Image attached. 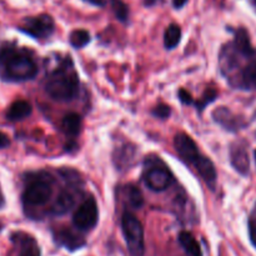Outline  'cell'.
Masks as SVG:
<instances>
[{
    "label": "cell",
    "mask_w": 256,
    "mask_h": 256,
    "mask_svg": "<svg viewBox=\"0 0 256 256\" xmlns=\"http://www.w3.org/2000/svg\"><path fill=\"white\" fill-rule=\"evenodd\" d=\"M19 29L34 39H48L55 30V22L48 14H40L36 16L25 18Z\"/></svg>",
    "instance_id": "obj_7"
},
{
    "label": "cell",
    "mask_w": 256,
    "mask_h": 256,
    "mask_svg": "<svg viewBox=\"0 0 256 256\" xmlns=\"http://www.w3.org/2000/svg\"><path fill=\"white\" fill-rule=\"evenodd\" d=\"M46 94L56 102H70L79 92V76L72 58H62L45 78Z\"/></svg>",
    "instance_id": "obj_2"
},
{
    "label": "cell",
    "mask_w": 256,
    "mask_h": 256,
    "mask_svg": "<svg viewBox=\"0 0 256 256\" xmlns=\"http://www.w3.org/2000/svg\"><path fill=\"white\" fill-rule=\"evenodd\" d=\"M38 70L36 60L29 49L12 42L0 45V79L8 82H26L36 76Z\"/></svg>",
    "instance_id": "obj_1"
},
{
    "label": "cell",
    "mask_w": 256,
    "mask_h": 256,
    "mask_svg": "<svg viewBox=\"0 0 256 256\" xmlns=\"http://www.w3.org/2000/svg\"><path fill=\"white\" fill-rule=\"evenodd\" d=\"M82 126V116L76 112H69L65 115L62 120V129L65 135L70 138H74L80 134Z\"/></svg>",
    "instance_id": "obj_15"
},
{
    "label": "cell",
    "mask_w": 256,
    "mask_h": 256,
    "mask_svg": "<svg viewBox=\"0 0 256 256\" xmlns=\"http://www.w3.org/2000/svg\"><path fill=\"white\" fill-rule=\"evenodd\" d=\"M98 219H99V212H98L96 200L90 196L79 205L72 216V222L76 229L82 232H89L96 226Z\"/></svg>",
    "instance_id": "obj_8"
},
{
    "label": "cell",
    "mask_w": 256,
    "mask_h": 256,
    "mask_svg": "<svg viewBox=\"0 0 256 256\" xmlns=\"http://www.w3.org/2000/svg\"><path fill=\"white\" fill-rule=\"evenodd\" d=\"M178 96H179L180 102L185 105H194V100H192V94L189 92H186L185 89H180L178 92Z\"/></svg>",
    "instance_id": "obj_25"
},
{
    "label": "cell",
    "mask_w": 256,
    "mask_h": 256,
    "mask_svg": "<svg viewBox=\"0 0 256 256\" xmlns=\"http://www.w3.org/2000/svg\"><path fill=\"white\" fill-rule=\"evenodd\" d=\"M10 145V139L8 138L6 134L0 132V149H5Z\"/></svg>",
    "instance_id": "obj_26"
},
{
    "label": "cell",
    "mask_w": 256,
    "mask_h": 256,
    "mask_svg": "<svg viewBox=\"0 0 256 256\" xmlns=\"http://www.w3.org/2000/svg\"><path fill=\"white\" fill-rule=\"evenodd\" d=\"M70 44L75 48V49H80V48L85 46L90 42V34L89 32L84 29H78L70 34L69 36Z\"/></svg>",
    "instance_id": "obj_18"
},
{
    "label": "cell",
    "mask_w": 256,
    "mask_h": 256,
    "mask_svg": "<svg viewBox=\"0 0 256 256\" xmlns=\"http://www.w3.org/2000/svg\"><path fill=\"white\" fill-rule=\"evenodd\" d=\"M255 160H256V152H255Z\"/></svg>",
    "instance_id": "obj_31"
},
{
    "label": "cell",
    "mask_w": 256,
    "mask_h": 256,
    "mask_svg": "<svg viewBox=\"0 0 256 256\" xmlns=\"http://www.w3.org/2000/svg\"><path fill=\"white\" fill-rule=\"evenodd\" d=\"M212 119L215 120L216 124L222 126L224 129L229 130V132H236L242 126V122L240 120L239 116L230 112L228 108L220 106L212 112Z\"/></svg>",
    "instance_id": "obj_11"
},
{
    "label": "cell",
    "mask_w": 256,
    "mask_h": 256,
    "mask_svg": "<svg viewBox=\"0 0 256 256\" xmlns=\"http://www.w3.org/2000/svg\"><path fill=\"white\" fill-rule=\"evenodd\" d=\"M255 4H256V0H255Z\"/></svg>",
    "instance_id": "obj_32"
},
{
    "label": "cell",
    "mask_w": 256,
    "mask_h": 256,
    "mask_svg": "<svg viewBox=\"0 0 256 256\" xmlns=\"http://www.w3.org/2000/svg\"><path fill=\"white\" fill-rule=\"evenodd\" d=\"M249 230H250V239H252V244L256 246V208H255V212H252V218H250Z\"/></svg>",
    "instance_id": "obj_24"
},
{
    "label": "cell",
    "mask_w": 256,
    "mask_h": 256,
    "mask_svg": "<svg viewBox=\"0 0 256 256\" xmlns=\"http://www.w3.org/2000/svg\"><path fill=\"white\" fill-rule=\"evenodd\" d=\"M126 200L129 202L130 206L134 209H139L144 204V199H142V194L135 185H128L126 186Z\"/></svg>",
    "instance_id": "obj_19"
},
{
    "label": "cell",
    "mask_w": 256,
    "mask_h": 256,
    "mask_svg": "<svg viewBox=\"0 0 256 256\" xmlns=\"http://www.w3.org/2000/svg\"><path fill=\"white\" fill-rule=\"evenodd\" d=\"M110 2H112V12H114L116 19L122 22H128V18H129V8H128V5L122 0H110Z\"/></svg>",
    "instance_id": "obj_22"
},
{
    "label": "cell",
    "mask_w": 256,
    "mask_h": 256,
    "mask_svg": "<svg viewBox=\"0 0 256 256\" xmlns=\"http://www.w3.org/2000/svg\"><path fill=\"white\" fill-rule=\"evenodd\" d=\"M178 240H179L182 249H184L190 256H202L199 242H198L196 239L192 236V234H190V232H182L179 234Z\"/></svg>",
    "instance_id": "obj_16"
},
{
    "label": "cell",
    "mask_w": 256,
    "mask_h": 256,
    "mask_svg": "<svg viewBox=\"0 0 256 256\" xmlns=\"http://www.w3.org/2000/svg\"><path fill=\"white\" fill-rule=\"evenodd\" d=\"M75 202V194L72 192V186H68L62 189L58 195L56 200L54 202L52 206V214L54 215H62L66 214L72 208Z\"/></svg>",
    "instance_id": "obj_13"
},
{
    "label": "cell",
    "mask_w": 256,
    "mask_h": 256,
    "mask_svg": "<svg viewBox=\"0 0 256 256\" xmlns=\"http://www.w3.org/2000/svg\"><path fill=\"white\" fill-rule=\"evenodd\" d=\"M125 152H122V146L119 149H116V154H115V162H116L118 166L122 168L124 165H130L129 160L134 158L135 154V149L132 146H129V145H125L124 146Z\"/></svg>",
    "instance_id": "obj_20"
},
{
    "label": "cell",
    "mask_w": 256,
    "mask_h": 256,
    "mask_svg": "<svg viewBox=\"0 0 256 256\" xmlns=\"http://www.w3.org/2000/svg\"><path fill=\"white\" fill-rule=\"evenodd\" d=\"M142 179L145 185L152 192H164L172 184V175L159 158L148 156L145 159Z\"/></svg>",
    "instance_id": "obj_5"
},
{
    "label": "cell",
    "mask_w": 256,
    "mask_h": 256,
    "mask_svg": "<svg viewBox=\"0 0 256 256\" xmlns=\"http://www.w3.org/2000/svg\"><path fill=\"white\" fill-rule=\"evenodd\" d=\"M5 204V200H4V195H2V190H0V209H2V206H4Z\"/></svg>",
    "instance_id": "obj_29"
},
{
    "label": "cell",
    "mask_w": 256,
    "mask_h": 256,
    "mask_svg": "<svg viewBox=\"0 0 256 256\" xmlns=\"http://www.w3.org/2000/svg\"><path fill=\"white\" fill-rule=\"evenodd\" d=\"M174 146L182 160H184L186 164L192 165L202 179L212 189H214L216 182V170L212 160L200 152L194 140L185 132H179L174 138Z\"/></svg>",
    "instance_id": "obj_3"
},
{
    "label": "cell",
    "mask_w": 256,
    "mask_h": 256,
    "mask_svg": "<svg viewBox=\"0 0 256 256\" xmlns=\"http://www.w3.org/2000/svg\"><path fill=\"white\" fill-rule=\"evenodd\" d=\"M218 98V92L215 89H212V88H208L206 90H205L204 95H202V98L199 99V102H195V106H196L198 112H202V110L205 109V108L208 106L209 104H212V102H215Z\"/></svg>",
    "instance_id": "obj_21"
},
{
    "label": "cell",
    "mask_w": 256,
    "mask_h": 256,
    "mask_svg": "<svg viewBox=\"0 0 256 256\" xmlns=\"http://www.w3.org/2000/svg\"><path fill=\"white\" fill-rule=\"evenodd\" d=\"M152 114L154 115L155 118H159V119L165 120L172 115V108L166 104H159L152 109Z\"/></svg>",
    "instance_id": "obj_23"
},
{
    "label": "cell",
    "mask_w": 256,
    "mask_h": 256,
    "mask_svg": "<svg viewBox=\"0 0 256 256\" xmlns=\"http://www.w3.org/2000/svg\"><path fill=\"white\" fill-rule=\"evenodd\" d=\"M122 230L130 255H144V229L139 219L130 212H124L122 216Z\"/></svg>",
    "instance_id": "obj_6"
},
{
    "label": "cell",
    "mask_w": 256,
    "mask_h": 256,
    "mask_svg": "<svg viewBox=\"0 0 256 256\" xmlns=\"http://www.w3.org/2000/svg\"><path fill=\"white\" fill-rule=\"evenodd\" d=\"M12 242L16 248V256H40V248L35 239L24 232L12 235Z\"/></svg>",
    "instance_id": "obj_10"
},
{
    "label": "cell",
    "mask_w": 256,
    "mask_h": 256,
    "mask_svg": "<svg viewBox=\"0 0 256 256\" xmlns=\"http://www.w3.org/2000/svg\"><path fill=\"white\" fill-rule=\"evenodd\" d=\"M182 40V29L178 24H170L164 34V45L166 49H174Z\"/></svg>",
    "instance_id": "obj_17"
},
{
    "label": "cell",
    "mask_w": 256,
    "mask_h": 256,
    "mask_svg": "<svg viewBox=\"0 0 256 256\" xmlns=\"http://www.w3.org/2000/svg\"><path fill=\"white\" fill-rule=\"evenodd\" d=\"M32 105L26 100H16L9 106L6 112V119L10 122H19L32 114Z\"/></svg>",
    "instance_id": "obj_14"
},
{
    "label": "cell",
    "mask_w": 256,
    "mask_h": 256,
    "mask_svg": "<svg viewBox=\"0 0 256 256\" xmlns=\"http://www.w3.org/2000/svg\"><path fill=\"white\" fill-rule=\"evenodd\" d=\"M24 182L25 186L22 194V202L25 212L42 206L49 202L54 186V180L49 172H29L25 175Z\"/></svg>",
    "instance_id": "obj_4"
},
{
    "label": "cell",
    "mask_w": 256,
    "mask_h": 256,
    "mask_svg": "<svg viewBox=\"0 0 256 256\" xmlns=\"http://www.w3.org/2000/svg\"><path fill=\"white\" fill-rule=\"evenodd\" d=\"M172 6H174L175 9H182V8L186 4L188 0H172Z\"/></svg>",
    "instance_id": "obj_27"
},
{
    "label": "cell",
    "mask_w": 256,
    "mask_h": 256,
    "mask_svg": "<svg viewBox=\"0 0 256 256\" xmlns=\"http://www.w3.org/2000/svg\"><path fill=\"white\" fill-rule=\"evenodd\" d=\"M88 2L96 5V6H104V5H106V2H109V0H88Z\"/></svg>",
    "instance_id": "obj_28"
},
{
    "label": "cell",
    "mask_w": 256,
    "mask_h": 256,
    "mask_svg": "<svg viewBox=\"0 0 256 256\" xmlns=\"http://www.w3.org/2000/svg\"><path fill=\"white\" fill-rule=\"evenodd\" d=\"M54 239L60 246H64L66 249L74 250L80 249L85 245V240L80 235H76L69 229H60L54 232Z\"/></svg>",
    "instance_id": "obj_12"
},
{
    "label": "cell",
    "mask_w": 256,
    "mask_h": 256,
    "mask_svg": "<svg viewBox=\"0 0 256 256\" xmlns=\"http://www.w3.org/2000/svg\"><path fill=\"white\" fill-rule=\"evenodd\" d=\"M2 228H4V226H2V222H0V232H2Z\"/></svg>",
    "instance_id": "obj_30"
},
{
    "label": "cell",
    "mask_w": 256,
    "mask_h": 256,
    "mask_svg": "<svg viewBox=\"0 0 256 256\" xmlns=\"http://www.w3.org/2000/svg\"><path fill=\"white\" fill-rule=\"evenodd\" d=\"M230 162L239 174L248 175L250 170V160L248 148L244 142H236L230 148Z\"/></svg>",
    "instance_id": "obj_9"
}]
</instances>
